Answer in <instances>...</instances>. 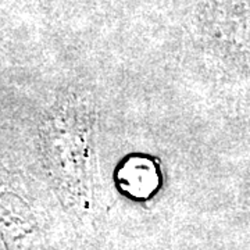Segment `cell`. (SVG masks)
<instances>
[{"instance_id": "1", "label": "cell", "mask_w": 250, "mask_h": 250, "mask_svg": "<svg viewBox=\"0 0 250 250\" xmlns=\"http://www.w3.org/2000/svg\"><path fill=\"white\" fill-rule=\"evenodd\" d=\"M95 110L89 99L70 93L59 99L41 126L43 160L60 187L85 193L95 164Z\"/></svg>"}]
</instances>
